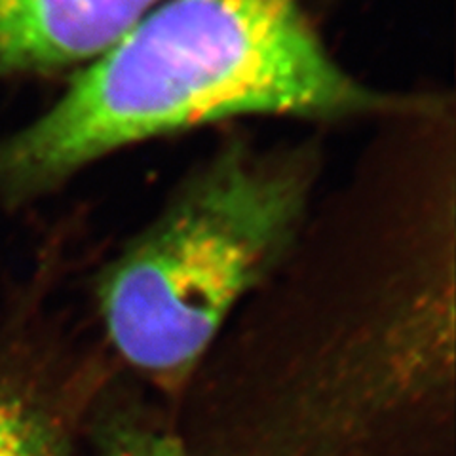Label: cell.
Instances as JSON below:
<instances>
[{"instance_id": "3957f363", "label": "cell", "mask_w": 456, "mask_h": 456, "mask_svg": "<svg viewBox=\"0 0 456 456\" xmlns=\"http://www.w3.org/2000/svg\"><path fill=\"white\" fill-rule=\"evenodd\" d=\"M316 164L306 151H219L99 270L94 298L118 373L174 411L249 298L289 259Z\"/></svg>"}, {"instance_id": "5b68a950", "label": "cell", "mask_w": 456, "mask_h": 456, "mask_svg": "<svg viewBox=\"0 0 456 456\" xmlns=\"http://www.w3.org/2000/svg\"><path fill=\"white\" fill-rule=\"evenodd\" d=\"M164 0H0V78L88 63Z\"/></svg>"}, {"instance_id": "7a4b0ae2", "label": "cell", "mask_w": 456, "mask_h": 456, "mask_svg": "<svg viewBox=\"0 0 456 456\" xmlns=\"http://www.w3.org/2000/svg\"><path fill=\"white\" fill-rule=\"evenodd\" d=\"M437 103L379 92L327 50L301 0H164L0 141V196L46 192L139 142L241 117L409 118Z\"/></svg>"}, {"instance_id": "6da1fadb", "label": "cell", "mask_w": 456, "mask_h": 456, "mask_svg": "<svg viewBox=\"0 0 456 456\" xmlns=\"http://www.w3.org/2000/svg\"><path fill=\"white\" fill-rule=\"evenodd\" d=\"M454 261L270 280L171 411L196 456H456Z\"/></svg>"}, {"instance_id": "277c9868", "label": "cell", "mask_w": 456, "mask_h": 456, "mask_svg": "<svg viewBox=\"0 0 456 456\" xmlns=\"http://www.w3.org/2000/svg\"><path fill=\"white\" fill-rule=\"evenodd\" d=\"M117 373L103 346L84 355H3L0 456H86L92 409Z\"/></svg>"}, {"instance_id": "8992f818", "label": "cell", "mask_w": 456, "mask_h": 456, "mask_svg": "<svg viewBox=\"0 0 456 456\" xmlns=\"http://www.w3.org/2000/svg\"><path fill=\"white\" fill-rule=\"evenodd\" d=\"M86 456H196L159 399L117 373L86 428Z\"/></svg>"}]
</instances>
